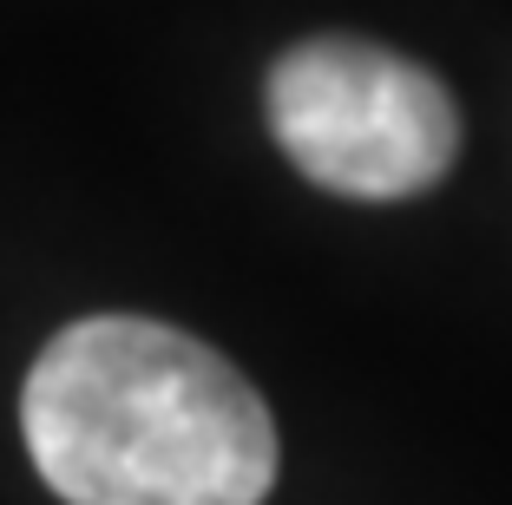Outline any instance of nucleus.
Masks as SVG:
<instances>
[{"label": "nucleus", "instance_id": "nucleus-1", "mask_svg": "<svg viewBox=\"0 0 512 505\" xmlns=\"http://www.w3.org/2000/svg\"><path fill=\"white\" fill-rule=\"evenodd\" d=\"M40 479L66 505H263L276 420L197 335L92 315L40 348L20 394Z\"/></svg>", "mask_w": 512, "mask_h": 505}, {"label": "nucleus", "instance_id": "nucleus-2", "mask_svg": "<svg viewBox=\"0 0 512 505\" xmlns=\"http://www.w3.org/2000/svg\"><path fill=\"white\" fill-rule=\"evenodd\" d=\"M270 132L309 184L362 204L434 191L460 158L447 86L388 46L342 33L302 40L270 66Z\"/></svg>", "mask_w": 512, "mask_h": 505}]
</instances>
